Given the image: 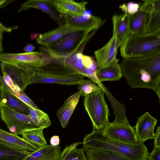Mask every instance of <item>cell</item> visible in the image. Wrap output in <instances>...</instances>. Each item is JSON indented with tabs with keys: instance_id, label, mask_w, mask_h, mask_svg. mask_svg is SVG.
Returning a JSON list of instances; mask_svg holds the SVG:
<instances>
[{
	"instance_id": "cell-30",
	"label": "cell",
	"mask_w": 160,
	"mask_h": 160,
	"mask_svg": "<svg viewBox=\"0 0 160 160\" xmlns=\"http://www.w3.org/2000/svg\"><path fill=\"white\" fill-rule=\"evenodd\" d=\"M96 83L91 80H84L78 84V88L82 97L93 92L101 88L96 84Z\"/></svg>"
},
{
	"instance_id": "cell-21",
	"label": "cell",
	"mask_w": 160,
	"mask_h": 160,
	"mask_svg": "<svg viewBox=\"0 0 160 160\" xmlns=\"http://www.w3.org/2000/svg\"><path fill=\"white\" fill-rule=\"evenodd\" d=\"M96 75L98 81L100 83L106 81H117L122 77L121 66L116 58L109 65L99 67Z\"/></svg>"
},
{
	"instance_id": "cell-5",
	"label": "cell",
	"mask_w": 160,
	"mask_h": 160,
	"mask_svg": "<svg viewBox=\"0 0 160 160\" xmlns=\"http://www.w3.org/2000/svg\"><path fill=\"white\" fill-rule=\"evenodd\" d=\"M101 88L85 96L84 105L93 125V130H102L108 124L109 110Z\"/></svg>"
},
{
	"instance_id": "cell-40",
	"label": "cell",
	"mask_w": 160,
	"mask_h": 160,
	"mask_svg": "<svg viewBox=\"0 0 160 160\" xmlns=\"http://www.w3.org/2000/svg\"><path fill=\"white\" fill-rule=\"evenodd\" d=\"M13 0H0V7L2 8L5 7L6 6L8 5V4L10 3L11 2H12Z\"/></svg>"
},
{
	"instance_id": "cell-24",
	"label": "cell",
	"mask_w": 160,
	"mask_h": 160,
	"mask_svg": "<svg viewBox=\"0 0 160 160\" xmlns=\"http://www.w3.org/2000/svg\"><path fill=\"white\" fill-rule=\"evenodd\" d=\"M148 17V13L139 8L136 12L130 15L129 22L128 34L144 35Z\"/></svg>"
},
{
	"instance_id": "cell-37",
	"label": "cell",
	"mask_w": 160,
	"mask_h": 160,
	"mask_svg": "<svg viewBox=\"0 0 160 160\" xmlns=\"http://www.w3.org/2000/svg\"><path fill=\"white\" fill-rule=\"evenodd\" d=\"M4 32V30L0 27V53H2L3 50L2 43L3 33Z\"/></svg>"
},
{
	"instance_id": "cell-2",
	"label": "cell",
	"mask_w": 160,
	"mask_h": 160,
	"mask_svg": "<svg viewBox=\"0 0 160 160\" xmlns=\"http://www.w3.org/2000/svg\"><path fill=\"white\" fill-rule=\"evenodd\" d=\"M41 47L50 55L51 59L34 72L31 84L51 83L71 86L78 85L86 77L68 66L47 48Z\"/></svg>"
},
{
	"instance_id": "cell-26",
	"label": "cell",
	"mask_w": 160,
	"mask_h": 160,
	"mask_svg": "<svg viewBox=\"0 0 160 160\" xmlns=\"http://www.w3.org/2000/svg\"><path fill=\"white\" fill-rule=\"evenodd\" d=\"M82 142H77L67 146L61 152L60 160H87L84 153L85 149L78 148Z\"/></svg>"
},
{
	"instance_id": "cell-35",
	"label": "cell",
	"mask_w": 160,
	"mask_h": 160,
	"mask_svg": "<svg viewBox=\"0 0 160 160\" xmlns=\"http://www.w3.org/2000/svg\"><path fill=\"white\" fill-rule=\"evenodd\" d=\"M59 138L58 136H53L50 140V145L54 146L59 145Z\"/></svg>"
},
{
	"instance_id": "cell-12",
	"label": "cell",
	"mask_w": 160,
	"mask_h": 160,
	"mask_svg": "<svg viewBox=\"0 0 160 160\" xmlns=\"http://www.w3.org/2000/svg\"><path fill=\"white\" fill-rule=\"evenodd\" d=\"M157 120L147 112L139 117L134 127L139 141L144 142L149 139H154V129Z\"/></svg>"
},
{
	"instance_id": "cell-15",
	"label": "cell",
	"mask_w": 160,
	"mask_h": 160,
	"mask_svg": "<svg viewBox=\"0 0 160 160\" xmlns=\"http://www.w3.org/2000/svg\"><path fill=\"white\" fill-rule=\"evenodd\" d=\"M118 47L116 37L112 35L104 46L95 51L94 55L98 67L109 65L116 58Z\"/></svg>"
},
{
	"instance_id": "cell-33",
	"label": "cell",
	"mask_w": 160,
	"mask_h": 160,
	"mask_svg": "<svg viewBox=\"0 0 160 160\" xmlns=\"http://www.w3.org/2000/svg\"><path fill=\"white\" fill-rule=\"evenodd\" d=\"M148 160H160V147L154 148L152 152L149 153Z\"/></svg>"
},
{
	"instance_id": "cell-19",
	"label": "cell",
	"mask_w": 160,
	"mask_h": 160,
	"mask_svg": "<svg viewBox=\"0 0 160 160\" xmlns=\"http://www.w3.org/2000/svg\"><path fill=\"white\" fill-rule=\"evenodd\" d=\"M81 93L78 91L69 97L62 106L57 110L56 115L62 127L65 128L68 124L69 119L79 102Z\"/></svg>"
},
{
	"instance_id": "cell-4",
	"label": "cell",
	"mask_w": 160,
	"mask_h": 160,
	"mask_svg": "<svg viewBox=\"0 0 160 160\" xmlns=\"http://www.w3.org/2000/svg\"><path fill=\"white\" fill-rule=\"evenodd\" d=\"M160 50V34H128L120 46L123 58L140 56Z\"/></svg>"
},
{
	"instance_id": "cell-39",
	"label": "cell",
	"mask_w": 160,
	"mask_h": 160,
	"mask_svg": "<svg viewBox=\"0 0 160 160\" xmlns=\"http://www.w3.org/2000/svg\"><path fill=\"white\" fill-rule=\"evenodd\" d=\"M0 27L2 28L4 31L8 32H11L12 30L14 29H15L16 28H17L15 27L14 28H9V27H7L5 26H4L0 22Z\"/></svg>"
},
{
	"instance_id": "cell-17",
	"label": "cell",
	"mask_w": 160,
	"mask_h": 160,
	"mask_svg": "<svg viewBox=\"0 0 160 160\" xmlns=\"http://www.w3.org/2000/svg\"><path fill=\"white\" fill-rule=\"evenodd\" d=\"M78 30H79L65 23L52 30L40 34L36 39V41L43 47H49L66 35Z\"/></svg>"
},
{
	"instance_id": "cell-36",
	"label": "cell",
	"mask_w": 160,
	"mask_h": 160,
	"mask_svg": "<svg viewBox=\"0 0 160 160\" xmlns=\"http://www.w3.org/2000/svg\"><path fill=\"white\" fill-rule=\"evenodd\" d=\"M35 49V47L34 46L31 44H28L24 47L23 50L26 52H33Z\"/></svg>"
},
{
	"instance_id": "cell-9",
	"label": "cell",
	"mask_w": 160,
	"mask_h": 160,
	"mask_svg": "<svg viewBox=\"0 0 160 160\" xmlns=\"http://www.w3.org/2000/svg\"><path fill=\"white\" fill-rule=\"evenodd\" d=\"M103 134L110 138L128 143L137 144L139 142L134 127L116 121L109 122L102 130Z\"/></svg>"
},
{
	"instance_id": "cell-38",
	"label": "cell",
	"mask_w": 160,
	"mask_h": 160,
	"mask_svg": "<svg viewBox=\"0 0 160 160\" xmlns=\"http://www.w3.org/2000/svg\"><path fill=\"white\" fill-rule=\"evenodd\" d=\"M0 82L1 83V84L4 87H5L6 89L8 90L10 92H12L14 94V93L12 90L5 83V82L1 76L0 75Z\"/></svg>"
},
{
	"instance_id": "cell-22",
	"label": "cell",
	"mask_w": 160,
	"mask_h": 160,
	"mask_svg": "<svg viewBox=\"0 0 160 160\" xmlns=\"http://www.w3.org/2000/svg\"><path fill=\"white\" fill-rule=\"evenodd\" d=\"M128 14L114 15L112 17L113 35L116 39L118 47H120L128 34L130 15Z\"/></svg>"
},
{
	"instance_id": "cell-13",
	"label": "cell",
	"mask_w": 160,
	"mask_h": 160,
	"mask_svg": "<svg viewBox=\"0 0 160 160\" xmlns=\"http://www.w3.org/2000/svg\"><path fill=\"white\" fill-rule=\"evenodd\" d=\"M0 142L28 153L34 152L41 147L26 140L18 135L2 129L0 131Z\"/></svg>"
},
{
	"instance_id": "cell-6",
	"label": "cell",
	"mask_w": 160,
	"mask_h": 160,
	"mask_svg": "<svg viewBox=\"0 0 160 160\" xmlns=\"http://www.w3.org/2000/svg\"><path fill=\"white\" fill-rule=\"evenodd\" d=\"M40 52L18 53H0V62L15 67L25 72L33 73L50 60V55L41 47Z\"/></svg>"
},
{
	"instance_id": "cell-23",
	"label": "cell",
	"mask_w": 160,
	"mask_h": 160,
	"mask_svg": "<svg viewBox=\"0 0 160 160\" xmlns=\"http://www.w3.org/2000/svg\"><path fill=\"white\" fill-rule=\"evenodd\" d=\"M83 148L87 160H129L122 154L111 151L89 147Z\"/></svg>"
},
{
	"instance_id": "cell-8",
	"label": "cell",
	"mask_w": 160,
	"mask_h": 160,
	"mask_svg": "<svg viewBox=\"0 0 160 160\" xmlns=\"http://www.w3.org/2000/svg\"><path fill=\"white\" fill-rule=\"evenodd\" d=\"M89 32L78 30L68 33L49 47L54 53L62 56L70 55L77 51L88 38Z\"/></svg>"
},
{
	"instance_id": "cell-43",
	"label": "cell",
	"mask_w": 160,
	"mask_h": 160,
	"mask_svg": "<svg viewBox=\"0 0 160 160\" xmlns=\"http://www.w3.org/2000/svg\"><path fill=\"white\" fill-rule=\"evenodd\" d=\"M2 129L0 128V131H1Z\"/></svg>"
},
{
	"instance_id": "cell-11",
	"label": "cell",
	"mask_w": 160,
	"mask_h": 160,
	"mask_svg": "<svg viewBox=\"0 0 160 160\" xmlns=\"http://www.w3.org/2000/svg\"><path fill=\"white\" fill-rule=\"evenodd\" d=\"M85 12L83 15L78 16L62 15L64 17L65 23L70 27L79 30L90 32L96 29L101 24L102 21L100 18Z\"/></svg>"
},
{
	"instance_id": "cell-27",
	"label": "cell",
	"mask_w": 160,
	"mask_h": 160,
	"mask_svg": "<svg viewBox=\"0 0 160 160\" xmlns=\"http://www.w3.org/2000/svg\"><path fill=\"white\" fill-rule=\"evenodd\" d=\"M27 154L0 142V160H22Z\"/></svg>"
},
{
	"instance_id": "cell-32",
	"label": "cell",
	"mask_w": 160,
	"mask_h": 160,
	"mask_svg": "<svg viewBox=\"0 0 160 160\" xmlns=\"http://www.w3.org/2000/svg\"><path fill=\"white\" fill-rule=\"evenodd\" d=\"M17 96L28 106L34 109H40L33 101L24 93V91L21 90Z\"/></svg>"
},
{
	"instance_id": "cell-18",
	"label": "cell",
	"mask_w": 160,
	"mask_h": 160,
	"mask_svg": "<svg viewBox=\"0 0 160 160\" xmlns=\"http://www.w3.org/2000/svg\"><path fill=\"white\" fill-rule=\"evenodd\" d=\"M32 8H36L47 13L59 26L63 24L61 17L53 8L51 0H28L21 6L18 11L20 12Z\"/></svg>"
},
{
	"instance_id": "cell-28",
	"label": "cell",
	"mask_w": 160,
	"mask_h": 160,
	"mask_svg": "<svg viewBox=\"0 0 160 160\" xmlns=\"http://www.w3.org/2000/svg\"><path fill=\"white\" fill-rule=\"evenodd\" d=\"M44 129L40 128L26 130L21 134L22 138L40 147L47 145V142L43 135Z\"/></svg>"
},
{
	"instance_id": "cell-29",
	"label": "cell",
	"mask_w": 160,
	"mask_h": 160,
	"mask_svg": "<svg viewBox=\"0 0 160 160\" xmlns=\"http://www.w3.org/2000/svg\"><path fill=\"white\" fill-rule=\"evenodd\" d=\"M29 115L37 126L45 128L51 125V122L48 114L40 109H35L29 107Z\"/></svg>"
},
{
	"instance_id": "cell-14",
	"label": "cell",
	"mask_w": 160,
	"mask_h": 160,
	"mask_svg": "<svg viewBox=\"0 0 160 160\" xmlns=\"http://www.w3.org/2000/svg\"><path fill=\"white\" fill-rule=\"evenodd\" d=\"M54 9L61 15L81 16L86 12L87 2H77L73 0H51Z\"/></svg>"
},
{
	"instance_id": "cell-25",
	"label": "cell",
	"mask_w": 160,
	"mask_h": 160,
	"mask_svg": "<svg viewBox=\"0 0 160 160\" xmlns=\"http://www.w3.org/2000/svg\"><path fill=\"white\" fill-rule=\"evenodd\" d=\"M1 68L2 73L8 74L15 85L23 91L25 90L27 87L23 81L25 71L3 62H2Z\"/></svg>"
},
{
	"instance_id": "cell-1",
	"label": "cell",
	"mask_w": 160,
	"mask_h": 160,
	"mask_svg": "<svg viewBox=\"0 0 160 160\" xmlns=\"http://www.w3.org/2000/svg\"><path fill=\"white\" fill-rule=\"evenodd\" d=\"M120 65L122 77L132 88H147L156 92L160 87V50L123 58Z\"/></svg>"
},
{
	"instance_id": "cell-31",
	"label": "cell",
	"mask_w": 160,
	"mask_h": 160,
	"mask_svg": "<svg viewBox=\"0 0 160 160\" xmlns=\"http://www.w3.org/2000/svg\"><path fill=\"white\" fill-rule=\"evenodd\" d=\"M139 4L130 2L127 4H123L119 6V8L124 12V14L132 15L139 10Z\"/></svg>"
},
{
	"instance_id": "cell-41",
	"label": "cell",
	"mask_w": 160,
	"mask_h": 160,
	"mask_svg": "<svg viewBox=\"0 0 160 160\" xmlns=\"http://www.w3.org/2000/svg\"><path fill=\"white\" fill-rule=\"evenodd\" d=\"M40 34L37 32H32L31 35V39L32 40H34L38 38Z\"/></svg>"
},
{
	"instance_id": "cell-20",
	"label": "cell",
	"mask_w": 160,
	"mask_h": 160,
	"mask_svg": "<svg viewBox=\"0 0 160 160\" xmlns=\"http://www.w3.org/2000/svg\"><path fill=\"white\" fill-rule=\"evenodd\" d=\"M61 147L46 145L38 150L28 153L22 160H60Z\"/></svg>"
},
{
	"instance_id": "cell-7",
	"label": "cell",
	"mask_w": 160,
	"mask_h": 160,
	"mask_svg": "<svg viewBox=\"0 0 160 160\" xmlns=\"http://www.w3.org/2000/svg\"><path fill=\"white\" fill-rule=\"evenodd\" d=\"M0 117L12 133L21 134L24 132L40 128L29 115L19 113L5 106H0Z\"/></svg>"
},
{
	"instance_id": "cell-42",
	"label": "cell",
	"mask_w": 160,
	"mask_h": 160,
	"mask_svg": "<svg viewBox=\"0 0 160 160\" xmlns=\"http://www.w3.org/2000/svg\"><path fill=\"white\" fill-rule=\"evenodd\" d=\"M160 87L158 89L156 93H157L159 99H160Z\"/></svg>"
},
{
	"instance_id": "cell-10",
	"label": "cell",
	"mask_w": 160,
	"mask_h": 160,
	"mask_svg": "<svg viewBox=\"0 0 160 160\" xmlns=\"http://www.w3.org/2000/svg\"><path fill=\"white\" fill-rule=\"evenodd\" d=\"M139 9L148 15L144 34H160V0H142Z\"/></svg>"
},
{
	"instance_id": "cell-3",
	"label": "cell",
	"mask_w": 160,
	"mask_h": 160,
	"mask_svg": "<svg viewBox=\"0 0 160 160\" xmlns=\"http://www.w3.org/2000/svg\"><path fill=\"white\" fill-rule=\"evenodd\" d=\"M82 147L108 150L122 154L129 160H147L149 153L142 142L128 143L108 137L102 130H93L86 135L82 142Z\"/></svg>"
},
{
	"instance_id": "cell-16",
	"label": "cell",
	"mask_w": 160,
	"mask_h": 160,
	"mask_svg": "<svg viewBox=\"0 0 160 160\" xmlns=\"http://www.w3.org/2000/svg\"><path fill=\"white\" fill-rule=\"evenodd\" d=\"M6 106L15 111L24 115H29V107L14 94L0 85V106Z\"/></svg>"
},
{
	"instance_id": "cell-34",
	"label": "cell",
	"mask_w": 160,
	"mask_h": 160,
	"mask_svg": "<svg viewBox=\"0 0 160 160\" xmlns=\"http://www.w3.org/2000/svg\"><path fill=\"white\" fill-rule=\"evenodd\" d=\"M154 148L160 147V127H157L154 137Z\"/></svg>"
}]
</instances>
